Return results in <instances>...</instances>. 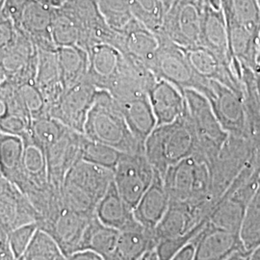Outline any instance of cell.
I'll return each mask as SVG.
<instances>
[{"label":"cell","mask_w":260,"mask_h":260,"mask_svg":"<svg viewBox=\"0 0 260 260\" xmlns=\"http://www.w3.org/2000/svg\"><path fill=\"white\" fill-rule=\"evenodd\" d=\"M155 247L153 232L140 224L137 228L120 232L116 247L108 260H138Z\"/></svg>","instance_id":"30"},{"label":"cell","mask_w":260,"mask_h":260,"mask_svg":"<svg viewBox=\"0 0 260 260\" xmlns=\"http://www.w3.org/2000/svg\"><path fill=\"white\" fill-rule=\"evenodd\" d=\"M163 182L171 202L201 203L207 199L214 201L210 196L208 164L196 155L169 168L163 176Z\"/></svg>","instance_id":"4"},{"label":"cell","mask_w":260,"mask_h":260,"mask_svg":"<svg viewBox=\"0 0 260 260\" xmlns=\"http://www.w3.org/2000/svg\"><path fill=\"white\" fill-rule=\"evenodd\" d=\"M56 57L64 90L87 79L89 56L78 46L57 47Z\"/></svg>","instance_id":"31"},{"label":"cell","mask_w":260,"mask_h":260,"mask_svg":"<svg viewBox=\"0 0 260 260\" xmlns=\"http://www.w3.org/2000/svg\"><path fill=\"white\" fill-rule=\"evenodd\" d=\"M94 215L103 224L119 232L131 230L140 225L134 217L133 209L119 194L114 181L96 205Z\"/></svg>","instance_id":"27"},{"label":"cell","mask_w":260,"mask_h":260,"mask_svg":"<svg viewBox=\"0 0 260 260\" xmlns=\"http://www.w3.org/2000/svg\"><path fill=\"white\" fill-rule=\"evenodd\" d=\"M36 208L18 186L0 172V224L10 233L21 225L37 223Z\"/></svg>","instance_id":"16"},{"label":"cell","mask_w":260,"mask_h":260,"mask_svg":"<svg viewBox=\"0 0 260 260\" xmlns=\"http://www.w3.org/2000/svg\"><path fill=\"white\" fill-rule=\"evenodd\" d=\"M223 129L229 135L249 139L248 122L243 95L217 81L209 80L205 95Z\"/></svg>","instance_id":"11"},{"label":"cell","mask_w":260,"mask_h":260,"mask_svg":"<svg viewBox=\"0 0 260 260\" xmlns=\"http://www.w3.org/2000/svg\"><path fill=\"white\" fill-rule=\"evenodd\" d=\"M243 99L248 122L249 139L255 154L260 158V101L254 83V73L249 69H242Z\"/></svg>","instance_id":"34"},{"label":"cell","mask_w":260,"mask_h":260,"mask_svg":"<svg viewBox=\"0 0 260 260\" xmlns=\"http://www.w3.org/2000/svg\"><path fill=\"white\" fill-rule=\"evenodd\" d=\"M122 153L123 152L107 145L88 139L84 135L81 146V160L114 172Z\"/></svg>","instance_id":"40"},{"label":"cell","mask_w":260,"mask_h":260,"mask_svg":"<svg viewBox=\"0 0 260 260\" xmlns=\"http://www.w3.org/2000/svg\"><path fill=\"white\" fill-rule=\"evenodd\" d=\"M93 217L76 213L63 203L46 219L38 222V229L47 233L68 257L78 251L87 225Z\"/></svg>","instance_id":"13"},{"label":"cell","mask_w":260,"mask_h":260,"mask_svg":"<svg viewBox=\"0 0 260 260\" xmlns=\"http://www.w3.org/2000/svg\"><path fill=\"white\" fill-rule=\"evenodd\" d=\"M99 91L88 79H85L65 90L50 109L49 115L61 121L68 128L83 133L85 122Z\"/></svg>","instance_id":"12"},{"label":"cell","mask_w":260,"mask_h":260,"mask_svg":"<svg viewBox=\"0 0 260 260\" xmlns=\"http://www.w3.org/2000/svg\"><path fill=\"white\" fill-rule=\"evenodd\" d=\"M138 260H159L158 259L157 252L155 249L150 250L146 254H144L140 259Z\"/></svg>","instance_id":"54"},{"label":"cell","mask_w":260,"mask_h":260,"mask_svg":"<svg viewBox=\"0 0 260 260\" xmlns=\"http://www.w3.org/2000/svg\"><path fill=\"white\" fill-rule=\"evenodd\" d=\"M226 260H250V251H245V250L236 251Z\"/></svg>","instance_id":"52"},{"label":"cell","mask_w":260,"mask_h":260,"mask_svg":"<svg viewBox=\"0 0 260 260\" xmlns=\"http://www.w3.org/2000/svg\"><path fill=\"white\" fill-rule=\"evenodd\" d=\"M230 44L258 42L260 4L258 0H221Z\"/></svg>","instance_id":"14"},{"label":"cell","mask_w":260,"mask_h":260,"mask_svg":"<svg viewBox=\"0 0 260 260\" xmlns=\"http://www.w3.org/2000/svg\"><path fill=\"white\" fill-rule=\"evenodd\" d=\"M258 2H259V4H260V0H258Z\"/></svg>","instance_id":"61"},{"label":"cell","mask_w":260,"mask_h":260,"mask_svg":"<svg viewBox=\"0 0 260 260\" xmlns=\"http://www.w3.org/2000/svg\"><path fill=\"white\" fill-rule=\"evenodd\" d=\"M52 39L56 47H84L85 33L79 20L66 5L53 9Z\"/></svg>","instance_id":"32"},{"label":"cell","mask_w":260,"mask_h":260,"mask_svg":"<svg viewBox=\"0 0 260 260\" xmlns=\"http://www.w3.org/2000/svg\"><path fill=\"white\" fill-rule=\"evenodd\" d=\"M157 34L160 46L150 68L151 72L158 78L175 85L182 93L185 90L192 89L205 95L209 90V80L196 75L182 47L160 33Z\"/></svg>","instance_id":"6"},{"label":"cell","mask_w":260,"mask_h":260,"mask_svg":"<svg viewBox=\"0 0 260 260\" xmlns=\"http://www.w3.org/2000/svg\"><path fill=\"white\" fill-rule=\"evenodd\" d=\"M254 154L250 139L229 135L222 149L208 165L211 179L210 196L216 203L251 162Z\"/></svg>","instance_id":"7"},{"label":"cell","mask_w":260,"mask_h":260,"mask_svg":"<svg viewBox=\"0 0 260 260\" xmlns=\"http://www.w3.org/2000/svg\"><path fill=\"white\" fill-rule=\"evenodd\" d=\"M18 35V29L13 19L0 12V51L11 46Z\"/></svg>","instance_id":"46"},{"label":"cell","mask_w":260,"mask_h":260,"mask_svg":"<svg viewBox=\"0 0 260 260\" xmlns=\"http://www.w3.org/2000/svg\"><path fill=\"white\" fill-rule=\"evenodd\" d=\"M183 50L196 75L205 80L223 84L235 93L243 95L241 77L234 68L225 65L213 52L200 45L186 47Z\"/></svg>","instance_id":"18"},{"label":"cell","mask_w":260,"mask_h":260,"mask_svg":"<svg viewBox=\"0 0 260 260\" xmlns=\"http://www.w3.org/2000/svg\"><path fill=\"white\" fill-rule=\"evenodd\" d=\"M197 150L195 130L186 111L176 121L156 126L145 142V154L162 177L169 168L195 155Z\"/></svg>","instance_id":"2"},{"label":"cell","mask_w":260,"mask_h":260,"mask_svg":"<svg viewBox=\"0 0 260 260\" xmlns=\"http://www.w3.org/2000/svg\"><path fill=\"white\" fill-rule=\"evenodd\" d=\"M68 260H105L102 255L93 251H75L68 256Z\"/></svg>","instance_id":"48"},{"label":"cell","mask_w":260,"mask_h":260,"mask_svg":"<svg viewBox=\"0 0 260 260\" xmlns=\"http://www.w3.org/2000/svg\"><path fill=\"white\" fill-rule=\"evenodd\" d=\"M207 221L198 224L191 232L186 233L184 235L163 239V240L158 242L157 245L155 247V251L157 252L158 259H171L175 254H177L178 251L182 250L189 243L193 242L196 236L201 233L202 230L205 228Z\"/></svg>","instance_id":"44"},{"label":"cell","mask_w":260,"mask_h":260,"mask_svg":"<svg viewBox=\"0 0 260 260\" xmlns=\"http://www.w3.org/2000/svg\"><path fill=\"white\" fill-rule=\"evenodd\" d=\"M19 260H68V257L47 233L38 229L27 250Z\"/></svg>","instance_id":"41"},{"label":"cell","mask_w":260,"mask_h":260,"mask_svg":"<svg viewBox=\"0 0 260 260\" xmlns=\"http://www.w3.org/2000/svg\"><path fill=\"white\" fill-rule=\"evenodd\" d=\"M53 8L31 0L23 9L16 26L36 45L39 50L55 51L52 39Z\"/></svg>","instance_id":"21"},{"label":"cell","mask_w":260,"mask_h":260,"mask_svg":"<svg viewBox=\"0 0 260 260\" xmlns=\"http://www.w3.org/2000/svg\"><path fill=\"white\" fill-rule=\"evenodd\" d=\"M133 19L154 33H159L166 15V7L161 0H128Z\"/></svg>","instance_id":"37"},{"label":"cell","mask_w":260,"mask_h":260,"mask_svg":"<svg viewBox=\"0 0 260 260\" xmlns=\"http://www.w3.org/2000/svg\"><path fill=\"white\" fill-rule=\"evenodd\" d=\"M204 6H210L215 9H221V0H202Z\"/></svg>","instance_id":"53"},{"label":"cell","mask_w":260,"mask_h":260,"mask_svg":"<svg viewBox=\"0 0 260 260\" xmlns=\"http://www.w3.org/2000/svg\"><path fill=\"white\" fill-rule=\"evenodd\" d=\"M0 250L10 251L9 233H7L0 224Z\"/></svg>","instance_id":"50"},{"label":"cell","mask_w":260,"mask_h":260,"mask_svg":"<svg viewBox=\"0 0 260 260\" xmlns=\"http://www.w3.org/2000/svg\"><path fill=\"white\" fill-rule=\"evenodd\" d=\"M18 87L21 100L27 109L32 120L49 115V108L47 102L39 90L35 81L20 84ZM50 116V115H49Z\"/></svg>","instance_id":"43"},{"label":"cell","mask_w":260,"mask_h":260,"mask_svg":"<svg viewBox=\"0 0 260 260\" xmlns=\"http://www.w3.org/2000/svg\"><path fill=\"white\" fill-rule=\"evenodd\" d=\"M186 114L195 130L198 140L196 156L209 165L229 137L214 114L211 104L204 94L188 89L183 92Z\"/></svg>","instance_id":"5"},{"label":"cell","mask_w":260,"mask_h":260,"mask_svg":"<svg viewBox=\"0 0 260 260\" xmlns=\"http://www.w3.org/2000/svg\"><path fill=\"white\" fill-rule=\"evenodd\" d=\"M87 52L89 56L87 79L99 90L108 91L121 69L123 54L109 44L94 45Z\"/></svg>","instance_id":"24"},{"label":"cell","mask_w":260,"mask_h":260,"mask_svg":"<svg viewBox=\"0 0 260 260\" xmlns=\"http://www.w3.org/2000/svg\"><path fill=\"white\" fill-rule=\"evenodd\" d=\"M3 80H4V79H3L2 75H0V85H1V83H2V82H3Z\"/></svg>","instance_id":"60"},{"label":"cell","mask_w":260,"mask_h":260,"mask_svg":"<svg viewBox=\"0 0 260 260\" xmlns=\"http://www.w3.org/2000/svg\"><path fill=\"white\" fill-rule=\"evenodd\" d=\"M157 76L147 66L123 55L121 69L107 91L119 103L148 95Z\"/></svg>","instance_id":"17"},{"label":"cell","mask_w":260,"mask_h":260,"mask_svg":"<svg viewBox=\"0 0 260 260\" xmlns=\"http://www.w3.org/2000/svg\"><path fill=\"white\" fill-rule=\"evenodd\" d=\"M31 0H5L1 12L15 21L18 22L23 9Z\"/></svg>","instance_id":"47"},{"label":"cell","mask_w":260,"mask_h":260,"mask_svg":"<svg viewBox=\"0 0 260 260\" xmlns=\"http://www.w3.org/2000/svg\"><path fill=\"white\" fill-rule=\"evenodd\" d=\"M246 208L247 206L237 200L223 194L209 215L208 223L215 228L240 234Z\"/></svg>","instance_id":"36"},{"label":"cell","mask_w":260,"mask_h":260,"mask_svg":"<svg viewBox=\"0 0 260 260\" xmlns=\"http://www.w3.org/2000/svg\"><path fill=\"white\" fill-rule=\"evenodd\" d=\"M32 118L21 100L18 87L8 80L0 85V131L18 135L21 138L27 136Z\"/></svg>","instance_id":"22"},{"label":"cell","mask_w":260,"mask_h":260,"mask_svg":"<svg viewBox=\"0 0 260 260\" xmlns=\"http://www.w3.org/2000/svg\"><path fill=\"white\" fill-rule=\"evenodd\" d=\"M199 45L213 52L225 65L234 68L242 79V69L233 61L231 53L222 9L204 6Z\"/></svg>","instance_id":"19"},{"label":"cell","mask_w":260,"mask_h":260,"mask_svg":"<svg viewBox=\"0 0 260 260\" xmlns=\"http://www.w3.org/2000/svg\"><path fill=\"white\" fill-rule=\"evenodd\" d=\"M119 104L130 131L145 147L146 140L157 126V121L149 103V96L143 95Z\"/></svg>","instance_id":"28"},{"label":"cell","mask_w":260,"mask_h":260,"mask_svg":"<svg viewBox=\"0 0 260 260\" xmlns=\"http://www.w3.org/2000/svg\"><path fill=\"white\" fill-rule=\"evenodd\" d=\"M155 176L145 152L122 153L114 170V184L123 201L133 209Z\"/></svg>","instance_id":"8"},{"label":"cell","mask_w":260,"mask_h":260,"mask_svg":"<svg viewBox=\"0 0 260 260\" xmlns=\"http://www.w3.org/2000/svg\"><path fill=\"white\" fill-rule=\"evenodd\" d=\"M0 260H17V258L14 256L11 250L10 251L0 250Z\"/></svg>","instance_id":"56"},{"label":"cell","mask_w":260,"mask_h":260,"mask_svg":"<svg viewBox=\"0 0 260 260\" xmlns=\"http://www.w3.org/2000/svg\"><path fill=\"white\" fill-rule=\"evenodd\" d=\"M194 256H195V244L191 242L170 260H194Z\"/></svg>","instance_id":"49"},{"label":"cell","mask_w":260,"mask_h":260,"mask_svg":"<svg viewBox=\"0 0 260 260\" xmlns=\"http://www.w3.org/2000/svg\"><path fill=\"white\" fill-rule=\"evenodd\" d=\"M250 260H260V245L250 251Z\"/></svg>","instance_id":"57"},{"label":"cell","mask_w":260,"mask_h":260,"mask_svg":"<svg viewBox=\"0 0 260 260\" xmlns=\"http://www.w3.org/2000/svg\"><path fill=\"white\" fill-rule=\"evenodd\" d=\"M83 134L94 142L123 153L145 152V147L130 131L119 103L100 90L84 125Z\"/></svg>","instance_id":"1"},{"label":"cell","mask_w":260,"mask_h":260,"mask_svg":"<svg viewBox=\"0 0 260 260\" xmlns=\"http://www.w3.org/2000/svg\"><path fill=\"white\" fill-rule=\"evenodd\" d=\"M193 243L194 260H226L236 251L245 250L240 234L215 228L208 221Z\"/></svg>","instance_id":"20"},{"label":"cell","mask_w":260,"mask_h":260,"mask_svg":"<svg viewBox=\"0 0 260 260\" xmlns=\"http://www.w3.org/2000/svg\"><path fill=\"white\" fill-rule=\"evenodd\" d=\"M35 83L41 93H43L50 111V109L55 105L65 91L61 81L56 50H39Z\"/></svg>","instance_id":"29"},{"label":"cell","mask_w":260,"mask_h":260,"mask_svg":"<svg viewBox=\"0 0 260 260\" xmlns=\"http://www.w3.org/2000/svg\"><path fill=\"white\" fill-rule=\"evenodd\" d=\"M24 142L18 135L0 131V172L15 185L21 176Z\"/></svg>","instance_id":"35"},{"label":"cell","mask_w":260,"mask_h":260,"mask_svg":"<svg viewBox=\"0 0 260 260\" xmlns=\"http://www.w3.org/2000/svg\"><path fill=\"white\" fill-rule=\"evenodd\" d=\"M203 11L202 0H177L166 12L159 33L183 48L198 46Z\"/></svg>","instance_id":"9"},{"label":"cell","mask_w":260,"mask_h":260,"mask_svg":"<svg viewBox=\"0 0 260 260\" xmlns=\"http://www.w3.org/2000/svg\"><path fill=\"white\" fill-rule=\"evenodd\" d=\"M37 1H39L40 3H42V4L47 5V6L50 7V8L55 9V8H59V7L63 6L67 0H37Z\"/></svg>","instance_id":"51"},{"label":"cell","mask_w":260,"mask_h":260,"mask_svg":"<svg viewBox=\"0 0 260 260\" xmlns=\"http://www.w3.org/2000/svg\"><path fill=\"white\" fill-rule=\"evenodd\" d=\"M257 61H258V66L260 65V34L259 39H258V57H257Z\"/></svg>","instance_id":"59"},{"label":"cell","mask_w":260,"mask_h":260,"mask_svg":"<svg viewBox=\"0 0 260 260\" xmlns=\"http://www.w3.org/2000/svg\"><path fill=\"white\" fill-rule=\"evenodd\" d=\"M69 129L61 121L47 115L32 120L29 137L41 148L47 150Z\"/></svg>","instance_id":"39"},{"label":"cell","mask_w":260,"mask_h":260,"mask_svg":"<svg viewBox=\"0 0 260 260\" xmlns=\"http://www.w3.org/2000/svg\"><path fill=\"white\" fill-rule=\"evenodd\" d=\"M163 3H164V5H165V7H166V10L169 9L172 5H174L176 2H177V0H161Z\"/></svg>","instance_id":"58"},{"label":"cell","mask_w":260,"mask_h":260,"mask_svg":"<svg viewBox=\"0 0 260 260\" xmlns=\"http://www.w3.org/2000/svg\"><path fill=\"white\" fill-rule=\"evenodd\" d=\"M107 24L116 32H121L133 19L128 0H95Z\"/></svg>","instance_id":"42"},{"label":"cell","mask_w":260,"mask_h":260,"mask_svg":"<svg viewBox=\"0 0 260 260\" xmlns=\"http://www.w3.org/2000/svg\"><path fill=\"white\" fill-rule=\"evenodd\" d=\"M37 231V223H31L21 225L9 233L10 249L17 260L27 250Z\"/></svg>","instance_id":"45"},{"label":"cell","mask_w":260,"mask_h":260,"mask_svg":"<svg viewBox=\"0 0 260 260\" xmlns=\"http://www.w3.org/2000/svg\"><path fill=\"white\" fill-rule=\"evenodd\" d=\"M38 60L39 50L36 45L18 29L14 43L0 51V75L4 80L16 86L35 81Z\"/></svg>","instance_id":"10"},{"label":"cell","mask_w":260,"mask_h":260,"mask_svg":"<svg viewBox=\"0 0 260 260\" xmlns=\"http://www.w3.org/2000/svg\"><path fill=\"white\" fill-rule=\"evenodd\" d=\"M254 83H255L256 93L260 101V65L258 66V69L254 72Z\"/></svg>","instance_id":"55"},{"label":"cell","mask_w":260,"mask_h":260,"mask_svg":"<svg viewBox=\"0 0 260 260\" xmlns=\"http://www.w3.org/2000/svg\"><path fill=\"white\" fill-rule=\"evenodd\" d=\"M119 33L121 36L119 49L121 53L131 60L147 66L150 70L160 46L157 33L150 31L134 19Z\"/></svg>","instance_id":"23"},{"label":"cell","mask_w":260,"mask_h":260,"mask_svg":"<svg viewBox=\"0 0 260 260\" xmlns=\"http://www.w3.org/2000/svg\"><path fill=\"white\" fill-rule=\"evenodd\" d=\"M240 238L246 251H252L260 245V185L246 208Z\"/></svg>","instance_id":"38"},{"label":"cell","mask_w":260,"mask_h":260,"mask_svg":"<svg viewBox=\"0 0 260 260\" xmlns=\"http://www.w3.org/2000/svg\"><path fill=\"white\" fill-rule=\"evenodd\" d=\"M119 235V231L103 224L94 215L87 225L78 251H93L108 260L116 247Z\"/></svg>","instance_id":"33"},{"label":"cell","mask_w":260,"mask_h":260,"mask_svg":"<svg viewBox=\"0 0 260 260\" xmlns=\"http://www.w3.org/2000/svg\"><path fill=\"white\" fill-rule=\"evenodd\" d=\"M114 181V172L79 160L67 174L61 187L64 205L86 217L94 216L96 205Z\"/></svg>","instance_id":"3"},{"label":"cell","mask_w":260,"mask_h":260,"mask_svg":"<svg viewBox=\"0 0 260 260\" xmlns=\"http://www.w3.org/2000/svg\"><path fill=\"white\" fill-rule=\"evenodd\" d=\"M83 133L67 130L65 134L46 150L47 176L50 184L61 190L67 174L81 160Z\"/></svg>","instance_id":"15"},{"label":"cell","mask_w":260,"mask_h":260,"mask_svg":"<svg viewBox=\"0 0 260 260\" xmlns=\"http://www.w3.org/2000/svg\"><path fill=\"white\" fill-rule=\"evenodd\" d=\"M149 103L155 115L157 126L176 121L185 113V98L175 85L157 78L149 90Z\"/></svg>","instance_id":"25"},{"label":"cell","mask_w":260,"mask_h":260,"mask_svg":"<svg viewBox=\"0 0 260 260\" xmlns=\"http://www.w3.org/2000/svg\"><path fill=\"white\" fill-rule=\"evenodd\" d=\"M171 204L163 182V177L155 171V176L147 192L133 208L136 221L145 229L153 231L167 212Z\"/></svg>","instance_id":"26"}]
</instances>
